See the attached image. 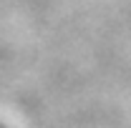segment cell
Returning <instances> with one entry per match:
<instances>
[{"instance_id": "cell-1", "label": "cell", "mask_w": 131, "mask_h": 128, "mask_svg": "<svg viewBox=\"0 0 131 128\" xmlns=\"http://www.w3.org/2000/svg\"><path fill=\"white\" fill-rule=\"evenodd\" d=\"M0 128H3V126H0Z\"/></svg>"}]
</instances>
